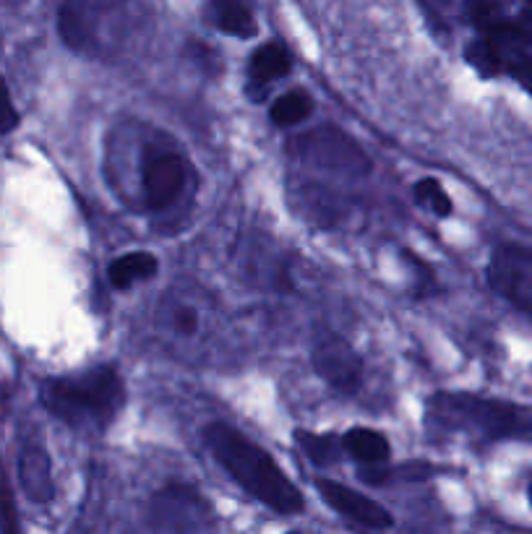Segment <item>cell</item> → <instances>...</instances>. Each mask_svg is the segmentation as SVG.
<instances>
[{
    "label": "cell",
    "mask_w": 532,
    "mask_h": 534,
    "mask_svg": "<svg viewBox=\"0 0 532 534\" xmlns=\"http://www.w3.org/2000/svg\"><path fill=\"white\" fill-rule=\"evenodd\" d=\"M204 441L222 469L230 472L240 488L251 493L256 501L274 508L277 514H300L303 511V493L293 485V480L280 469L272 456L261 446L248 441L243 433L225 425L212 422L204 430Z\"/></svg>",
    "instance_id": "cell-1"
},
{
    "label": "cell",
    "mask_w": 532,
    "mask_h": 534,
    "mask_svg": "<svg viewBox=\"0 0 532 534\" xmlns=\"http://www.w3.org/2000/svg\"><path fill=\"white\" fill-rule=\"evenodd\" d=\"M480 37L467 45L465 58L483 79L512 76L532 94V8L506 16L501 6H470Z\"/></svg>",
    "instance_id": "cell-2"
},
{
    "label": "cell",
    "mask_w": 532,
    "mask_h": 534,
    "mask_svg": "<svg viewBox=\"0 0 532 534\" xmlns=\"http://www.w3.org/2000/svg\"><path fill=\"white\" fill-rule=\"evenodd\" d=\"M40 396L47 412L71 428L105 430L123 409L126 389L113 365H97L74 378H50Z\"/></svg>",
    "instance_id": "cell-3"
},
{
    "label": "cell",
    "mask_w": 532,
    "mask_h": 534,
    "mask_svg": "<svg viewBox=\"0 0 532 534\" xmlns=\"http://www.w3.org/2000/svg\"><path fill=\"white\" fill-rule=\"evenodd\" d=\"M431 417L446 428L465 430L491 441L525 436L532 430V415L525 407L473 394L433 396Z\"/></svg>",
    "instance_id": "cell-4"
},
{
    "label": "cell",
    "mask_w": 532,
    "mask_h": 534,
    "mask_svg": "<svg viewBox=\"0 0 532 534\" xmlns=\"http://www.w3.org/2000/svg\"><path fill=\"white\" fill-rule=\"evenodd\" d=\"M290 152L298 159L321 170H332L347 175V178H363L371 170V159L363 154L353 139L334 128H319V131L303 133L300 139L290 144Z\"/></svg>",
    "instance_id": "cell-5"
},
{
    "label": "cell",
    "mask_w": 532,
    "mask_h": 534,
    "mask_svg": "<svg viewBox=\"0 0 532 534\" xmlns=\"http://www.w3.org/2000/svg\"><path fill=\"white\" fill-rule=\"evenodd\" d=\"M152 534H204L212 527L207 501L191 488L170 485L152 503Z\"/></svg>",
    "instance_id": "cell-6"
},
{
    "label": "cell",
    "mask_w": 532,
    "mask_h": 534,
    "mask_svg": "<svg viewBox=\"0 0 532 534\" xmlns=\"http://www.w3.org/2000/svg\"><path fill=\"white\" fill-rule=\"evenodd\" d=\"M313 368L334 391L355 394L363 386V360L340 334L324 331L313 342Z\"/></svg>",
    "instance_id": "cell-7"
},
{
    "label": "cell",
    "mask_w": 532,
    "mask_h": 534,
    "mask_svg": "<svg viewBox=\"0 0 532 534\" xmlns=\"http://www.w3.org/2000/svg\"><path fill=\"white\" fill-rule=\"evenodd\" d=\"M488 282L501 297L532 316V251L519 245L496 248L488 264Z\"/></svg>",
    "instance_id": "cell-8"
},
{
    "label": "cell",
    "mask_w": 532,
    "mask_h": 534,
    "mask_svg": "<svg viewBox=\"0 0 532 534\" xmlns=\"http://www.w3.org/2000/svg\"><path fill=\"white\" fill-rule=\"evenodd\" d=\"M188 183V162L180 154L165 152L154 154L144 162L141 172V188H144V204L152 211H165L183 196Z\"/></svg>",
    "instance_id": "cell-9"
},
{
    "label": "cell",
    "mask_w": 532,
    "mask_h": 534,
    "mask_svg": "<svg viewBox=\"0 0 532 534\" xmlns=\"http://www.w3.org/2000/svg\"><path fill=\"white\" fill-rule=\"evenodd\" d=\"M316 490H319L321 498H324V501L329 503L334 511H337V514L355 521V524H360V527L389 529L394 524L392 514H389L384 506H379V503L366 498V495H360L358 490L345 488V485H340V482L319 477V480H316Z\"/></svg>",
    "instance_id": "cell-10"
},
{
    "label": "cell",
    "mask_w": 532,
    "mask_h": 534,
    "mask_svg": "<svg viewBox=\"0 0 532 534\" xmlns=\"http://www.w3.org/2000/svg\"><path fill=\"white\" fill-rule=\"evenodd\" d=\"M19 477L21 488H24V493H27L34 503L53 501L55 485L53 472H50V456H47L40 446H27V449L21 451Z\"/></svg>",
    "instance_id": "cell-11"
},
{
    "label": "cell",
    "mask_w": 532,
    "mask_h": 534,
    "mask_svg": "<svg viewBox=\"0 0 532 534\" xmlns=\"http://www.w3.org/2000/svg\"><path fill=\"white\" fill-rule=\"evenodd\" d=\"M58 34L71 50H79V53H97V47H100L97 34H94L92 16H89V6H79V3L60 6Z\"/></svg>",
    "instance_id": "cell-12"
},
{
    "label": "cell",
    "mask_w": 532,
    "mask_h": 534,
    "mask_svg": "<svg viewBox=\"0 0 532 534\" xmlns=\"http://www.w3.org/2000/svg\"><path fill=\"white\" fill-rule=\"evenodd\" d=\"M293 68V60L287 47L280 42H266L256 53L251 55L248 63V73H251V86L253 89H264L266 84H272L274 79H282Z\"/></svg>",
    "instance_id": "cell-13"
},
{
    "label": "cell",
    "mask_w": 532,
    "mask_h": 534,
    "mask_svg": "<svg viewBox=\"0 0 532 534\" xmlns=\"http://www.w3.org/2000/svg\"><path fill=\"white\" fill-rule=\"evenodd\" d=\"M157 269H160V264H157V258L152 253L136 251L115 258L113 264L107 266V279H110L115 290H131L133 284L152 279Z\"/></svg>",
    "instance_id": "cell-14"
},
{
    "label": "cell",
    "mask_w": 532,
    "mask_h": 534,
    "mask_svg": "<svg viewBox=\"0 0 532 534\" xmlns=\"http://www.w3.org/2000/svg\"><path fill=\"white\" fill-rule=\"evenodd\" d=\"M342 449L353 456V459H358L360 464H368V467H373V464H386L389 462V456H392L389 441L381 436L379 430L371 428L347 430L345 436H342Z\"/></svg>",
    "instance_id": "cell-15"
},
{
    "label": "cell",
    "mask_w": 532,
    "mask_h": 534,
    "mask_svg": "<svg viewBox=\"0 0 532 534\" xmlns=\"http://www.w3.org/2000/svg\"><path fill=\"white\" fill-rule=\"evenodd\" d=\"M212 16H214L217 29L230 34V37L248 40V37H256V32H259L256 16H253V11L246 6V3H235V0H217V3H212Z\"/></svg>",
    "instance_id": "cell-16"
},
{
    "label": "cell",
    "mask_w": 532,
    "mask_h": 534,
    "mask_svg": "<svg viewBox=\"0 0 532 534\" xmlns=\"http://www.w3.org/2000/svg\"><path fill=\"white\" fill-rule=\"evenodd\" d=\"M311 113H313L311 94L300 92V89L282 94V97L272 105V110H269V115H272V120L277 126H298V123H303Z\"/></svg>",
    "instance_id": "cell-17"
},
{
    "label": "cell",
    "mask_w": 532,
    "mask_h": 534,
    "mask_svg": "<svg viewBox=\"0 0 532 534\" xmlns=\"http://www.w3.org/2000/svg\"><path fill=\"white\" fill-rule=\"evenodd\" d=\"M298 438L300 449L311 456L313 462L319 467H329L340 459L342 454V441H337V436H321V433H306V430H298L295 433Z\"/></svg>",
    "instance_id": "cell-18"
},
{
    "label": "cell",
    "mask_w": 532,
    "mask_h": 534,
    "mask_svg": "<svg viewBox=\"0 0 532 534\" xmlns=\"http://www.w3.org/2000/svg\"><path fill=\"white\" fill-rule=\"evenodd\" d=\"M415 193V201H418L423 209L433 211L436 217H449L454 211V204H452V198H449V193L441 188L439 180H433V178H423L415 183L413 188Z\"/></svg>",
    "instance_id": "cell-19"
},
{
    "label": "cell",
    "mask_w": 532,
    "mask_h": 534,
    "mask_svg": "<svg viewBox=\"0 0 532 534\" xmlns=\"http://www.w3.org/2000/svg\"><path fill=\"white\" fill-rule=\"evenodd\" d=\"M170 329L178 337H196L201 329L199 310L193 308V305H178V308H173L170 310Z\"/></svg>",
    "instance_id": "cell-20"
},
{
    "label": "cell",
    "mask_w": 532,
    "mask_h": 534,
    "mask_svg": "<svg viewBox=\"0 0 532 534\" xmlns=\"http://www.w3.org/2000/svg\"><path fill=\"white\" fill-rule=\"evenodd\" d=\"M19 126V113H16L14 102H11V94H8V86L0 76V136H6L14 128Z\"/></svg>",
    "instance_id": "cell-21"
},
{
    "label": "cell",
    "mask_w": 532,
    "mask_h": 534,
    "mask_svg": "<svg viewBox=\"0 0 532 534\" xmlns=\"http://www.w3.org/2000/svg\"><path fill=\"white\" fill-rule=\"evenodd\" d=\"M527 498H530V506H532V480H530V488H527Z\"/></svg>",
    "instance_id": "cell-22"
},
{
    "label": "cell",
    "mask_w": 532,
    "mask_h": 534,
    "mask_svg": "<svg viewBox=\"0 0 532 534\" xmlns=\"http://www.w3.org/2000/svg\"><path fill=\"white\" fill-rule=\"evenodd\" d=\"M290 534H298V532H290Z\"/></svg>",
    "instance_id": "cell-23"
}]
</instances>
